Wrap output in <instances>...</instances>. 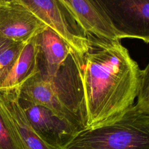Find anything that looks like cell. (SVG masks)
<instances>
[{"label":"cell","mask_w":149,"mask_h":149,"mask_svg":"<svg viewBox=\"0 0 149 149\" xmlns=\"http://www.w3.org/2000/svg\"><path fill=\"white\" fill-rule=\"evenodd\" d=\"M35 41L38 74L45 78L54 76L73 53L71 48L48 27L35 36Z\"/></svg>","instance_id":"9"},{"label":"cell","mask_w":149,"mask_h":149,"mask_svg":"<svg viewBox=\"0 0 149 149\" xmlns=\"http://www.w3.org/2000/svg\"><path fill=\"white\" fill-rule=\"evenodd\" d=\"M87 50L76 55L86 129L118 116L134 104L141 69L120 41L88 36Z\"/></svg>","instance_id":"1"},{"label":"cell","mask_w":149,"mask_h":149,"mask_svg":"<svg viewBox=\"0 0 149 149\" xmlns=\"http://www.w3.org/2000/svg\"><path fill=\"white\" fill-rule=\"evenodd\" d=\"M37 72V48L34 36L24 43L13 68L0 89L18 87Z\"/></svg>","instance_id":"11"},{"label":"cell","mask_w":149,"mask_h":149,"mask_svg":"<svg viewBox=\"0 0 149 149\" xmlns=\"http://www.w3.org/2000/svg\"><path fill=\"white\" fill-rule=\"evenodd\" d=\"M83 35L111 41L129 37L114 25L101 0H60Z\"/></svg>","instance_id":"5"},{"label":"cell","mask_w":149,"mask_h":149,"mask_svg":"<svg viewBox=\"0 0 149 149\" xmlns=\"http://www.w3.org/2000/svg\"><path fill=\"white\" fill-rule=\"evenodd\" d=\"M25 42L0 37V87L13 68Z\"/></svg>","instance_id":"12"},{"label":"cell","mask_w":149,"mask_h":149,"mask_svg":"<svg viewBox=\"0 0 149 149\" xmlns=\"http://www.w3.org/2000/svg\"><path fill=\"white\" fill-rule=\"evenodd\" d=\"M0 149H24L16 129L1 109Z\"/></svg>","instance_id":"13"},{"label":"cell","mask_w":149,"mask_h":149,"mask_svg":"<svg viewBox=\"0 0 149 149\" xmlns=\"http://www.w3.org/2000/svg\"><path fill=\"white\" fill-rule=\"evenodd\" d=\"M65 149H149V104L136 100L115 118L79 133Z\"/></svg>","instance_id":"3"},{"label":"cell","mask_w":149,"mask_h":149,"mask_svg":"<svg viewBox=\"0 0 149 149\" xmlns=\"http://www.w3.org/2000/svg\"><path fill=\"white\" fill-rule=\"evenodd\" d=\"M0 109L16 129L24 149H58L45 143L31 127L19 103L17 87L0 89Z\"/></svg>","instance_id":"10"},{"label":"cell","mask_w":149,"mask_h":149,"mask_svg":"<svg viewBox=\"0 0 149 149\" xmlns=\"http://www.w3.org/2000/svg\"><path fill=\"white\" fill-rule=\"evenodd\" d=\"M17 91L20 100L49 109L80 132L86 129L82 86L74 54L68 56L54 76L42 77L37 72L19 86Z\"/></svg>","instance_id":"2"},{"label":"cell","mask_w":149,"mask_h":149,"mask_svg":"<svg viewBox=\"0 0 149 149\" xmlns=\"http://www.w3.org/2000/svg\"><path fill=\"white\" fill-rule=\"evenodd\" d=\"M1 0H0V2H1Z\"/></svg>","instance_id":"14"},{"label":"cell","mask_w":149,"mask_h":149,"mask_svg":"<svg viewBox=\"0 0 149 149\" xmlns=\"http://www.w3.org/2000/svg\"><path fill=\"white\" fill-rule=\"evenodd\" d=\"M30 124L45 143L58 149H65L80 132L63 120L51 110L41 105H32L19 99Z\"/></svg>","instance_id":"7"},{"label":"cell","mask_w":149,"mask_h":149,"mask_svg":"<svg viewBox=\"0 0 149 149\" xmlns=\"http://www.w3.org/2000/svg\"><path fill=\"white\" fill-rule=\"evenodd\" d=\"M47 27L21 0L0 2V37L26 42Z\"/></svg>","instance_id":"8"},{"label":"cell","mask_w":149,"mask_h":149,"mask_svg":"<svg viewBox=\"0 0 149 149\" xmlns=\"http://www.w3.org/2000/svg\"><path fill=\"white\" fill-rule=\"evenodd\" d=\"M115 27L129 38L149 42V0H101Z\"/></svg>","instance_id":"6"},{"label":"cell","mask_w":149,"mask_h":149,"mask_svg":"<svg viewBox=\"0 0 149 149\" xmlns=\"http://www.w3.org/2000/svg\"><path fill=\"white\" fill-rule=\"evenodd\" d=\"M48 28L61 38L73 53L81 55L89 46V40L60 2V0H21Z\"/></svg>","instance_id":"4"}]
</instances>
